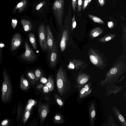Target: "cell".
I'll use <instances>...</instances> for the list:
<instances>
[{
  "instance_id": "obj_18",
  "label": "cell",
  "mask_w": 126,
  "mask_h": 126,
  "mask_svg": "<svg viewBox=\"0 0 126 126\" xmlns=\"http://www.w3.org/2000/svg\"><path fill=\"white\" fill-rule=\"evenodd\" d=\"M29 36L30 41L33 48L35 50H36L37 49V45L34 34L32 32H30Z\"/></svg>"
},
{
  "instance_id": "obj_28",
  "label": "cell",
  "mask_w": 126,
  "mask_h": 126,
  "mask_svg": "<svg viewBox=\"0 0 126 126\" xmlns=\"http://www.w3.org/2000/svg\"><path fill=\"white\" fill-rule=\"evenodd\" d=\"M17 20L15 18H13L12 20L11 26L12 28L15 29L17 23Z\"/></svg>"
},
{
  "instance_id": "obj_19",
  "label": "cell",
  "mask_w": 126,
  "mask_h": 126,
  "mask_svg": "<svg viewBox=\"0 0 126 126\" xmlns=\"http://www.w3.org/2000/svg\"><path fill=\"white\" fill-rule=\"evenodd\" d=\"M45 86H47L50 91H52L54 88V81L52 77L50 76L48 79V80Z\"/></svg>"
},
{
  "instance_id": "obj_47",
  "label": "cell",
  "mask_w": 126,
  "mask_h": 126,
  "mask_svg": "<svg viewBox=\"0 0 126 126\" xmlns=\"http://www.w3.org/2000/svg\"><path fill=\"white\" fill-rule=\"evenodd\" d=\"M113 2H114L115 0H113Z\"/></svg>"
},
{
  "instance_id": "obj_42",
  "label": "cell",
  "mask_w": 126,
  "mask_h": 126,
  "mask_svg": "<svg viewBox=\"0 0 126 126\" xmlns=\"http://www.w3.org/2000/svg\"><path fill=\"white\" fill-rule=\"evenodd\" d=\"M84 88L85 90V91H87L89 89V87L88 85H85L84 87Z\"/></svg>"
},
{
  "instance_id": "obj_9",
  "label": "cell",
  "mask_w": 126,
  "mask_h": 126,
  "mask_svg": "<svg viewBox=\"0 0 126 126\" xmlns=\"http://www.w3.org/2000/svg\"><path fill=\"white\" fill-rule=\"evenodd\" d=\"M68 29H64L63 31L60 42V47L61 51H64L65 50L69 39V33Z\"/></svg>"
},
{
  "instance_id": "obj_17",
  "label": "cell",
  "mask_w": 126,
  "mask_h": 126,
  "mask_svg": "<svg viewBox=\"0 0 126 126\" xmlns=\"http://www.w3.org/2000/svg\"><path fill=\"white\" fill-rule=\"evenodd\" d=\"M116 35L114 34H107L99 39L98 40L102 43H106L112 39Z\"/></svg>"
},
{
  "instance_id": "obj_23",
  "label": "cell",
  "mask_w": 126,
  "mask_h": 126,
  "mask_svg": "<svg viewBox=\"0 0 126 126\" xmlns=\"http://www.w3.org/2000/svg\"><path fill=\"white\" fill-rule=\"evenodd\" d=\"M54 97L58 105L60 106H63V105L64 103L61 98L57 94H55Z\"/></svg>"
},
{
  "instance_id": "obj_7",
  "label": "cell",
  "mask_w": 126,
  "mask_h": 126,
  "mask_svg": "<svg viewBox=\"0 0 126 126\" xmlns=\"http://www.w3.org/2000/svg\"><path fill=\"white\" fill-rule=\"evenodd\" d=\"M48 59L50 66L55 67L57 64L58 56V51L56 46L48 51Z\"/></svg>"
},
{
  "instance_id": "obj_6",
  "label": "cell",
  "mask_w": 126,
  "mask_h": 126,
  "mask_svg": "<svg viewBox=\"0 0 126 126\" xmlns=\"http://www.w3.org/2000/svg\"><path fill=\"white\" fill-rule=\"evenodd\" d=\"M24 46L25 51L21 55V58L29 62H32L35 60L37 59V55L27 42H25Z\"/></svg>"
},
{
  "instance_id": "obj_20",
  "label": "cell",
  "mask_w": 126,
  "mask_h": 126,
  "mask_svg": "<svg viewBox=\"0 0 126 126\" xmlns=\"http://www.w3.org/2000/svg\"><path fill=\"white\" fill-rule=\"evenodd\" d=\"M88 16L94 22L100 24H104V21L99 17L91 15H88Z\"/></svg>"
},
{
  "instance_id": "obj_10",
  "label": "cell",
  "mask_w": 126,
  "mask_h": 126,
  "mask_svg": "<svg viewBox=\"0 0 126 126\" xmlns=\"http://www.w3.org/2000/svg\"><path fill=\"white\" fill-rule=\"evenodd\" d=\"M22 42L21 36L18 33L15 34L12 40L11 50L12 51L17 48L21 45Z\"/></svg>"
},
{
  "instance_id": "obj_22",
  "label": "cell",
  "mask_w": 126,
  "mask_h": 126,
  "mask_svg": "<svg viewBox=\"0 0 126 126\" xmlns=\"http://www.w3.org/2000/svg\"><path fill=\"white\" fill-rule=\"evenodd\" d=\"M35 76V81H37L42 76V72L41 70L39 68L36 69L34 71Z\"/></svg>"
},
{
  "instance_id": "obj_45",
  "label": "cell",
  "mask_w": 126,
  "mask_h": 126,
  "mask_svg": "<svg viewBox=\"0 0 126 126\" xmlns=\"http://www.w3.org/2000/svg\"><path fill=\"white\" fill-rule=\"evenodd\" d=\"M88 3H89L92 0H87Z\"/></svg>"
},
{
  "instance_id": "obj_24",
  "label": "cell",
  "mask_w": 126,
  "mask_h": 126,
  "mask_svg": "<svg viewBox=\"0 0 126 126\" xmlns=\"http://www.w3.org/2000/svg\"><path fill=\"white\" fill-rule=\"evenodd\" d=\"M54 121L58 123H62L63 121L62 116L60 115H56L54 117Z\"/></svg>"
},
{
  "instance_id": "obj_8",
  "label": "cell",
  "mask_w": 126,
  "mask_h": 126,
  "mask_svg": "<svg viewBox=\"0 0 126 126\" xmlns=\"http://www.w3.org/2000/svg\"><path fill=\"white\" fill-rule=\"evenodd\" d=\"M47 40L48 51L53 48L56 45L55 43L52 33L49 26L47 25L46 28Z\"/></svg>"
},
{
  "instance_id": "obj_26",
  "label": "cell",
  "mask_w": 126,
  "mask_h": 126,
  "mask_svg": "<svg viewBox=\"0 0 126 126\" xmlns=\"http://www.w3.org/2000/svg\"><path fill=\"white\" fill-rule=\"evenodd\" d=\"M83 0H78V12L81 11Z\"/></svg>"
},
{
  "instance_id": "obj_36",
  "label": "cell",
  "mask_w": 126,
  "mask_h": 126,
  "mask_svg": "<svg viewBox=\"0 0 126 126\" xmlns=\"http://www.w3.org/2000/svg\"><path fill=\"white\" fill-rule=\"evenodd\" d=\"M87 81V79L86 78H84L82 79L80 81V83L81 84H84Z\"/></svg>"
},
{
  "instance_id": "obj_33",
  "label": "cell",
  "mask_w": 126,
  "mask_h": 126,
  "mask_svg": "<svg viewBox=\"0 0 126 126\" xmlns=\"http://www.w3.org/2000/svg\"><path fill=\"white\" fill-rule=\"evenodd\" d=\"M21 110H22L21 108H20L19 107L17 108V120H18L19 118V117H20V116Z\"/></svg>"
},
{
  "instance_id": "obj_25",
  "label": "cell",
  "mask_w": 126,
  "mask_h": 126,
  "mask_svg": "<svg viewBox=\"0 0 126 126\" xmlns=\"http://www.w3.org/2000/svg\"><path fill=\"white\" fill-rule=\"evenodd\" d=\"M30 115V112L29 111H26L24 114L23 118V122L25 123L28 120Z\"/></svg>"
},
{
  "instance_id": "obj_37",
  "label": "cell",
  "mask_w": 126,
  "mask_h": 126,
  "mask_svg": "<svg viewBox=\"0 0 126 126\" xmlns=\"http://www.w3.org/2000/svg\"><path fill=\"white\" fill-rule=\"evenodd\" d=\"M47 79L44 77H42L40 79V81L42 83H47Z\"/></svg>"
},
{
  "instance_id": "obj_15",
  "label": "cell",
  "mask_w": 126,
  "mask_h": 126,
  "mask_svg": "<svg viewBox=\"0 0 126 126\" xmlns=\"http://www.w3.org/2000/svg\"><path fill=\"white\" fill-rule=\"evenodd\" d=\"M20 87L23 91H26L29 88V84L28 81L24 77L23 75H22L20 78Z\"/></svg>"
},
{
  "instance_id": "obj_2",
  "label": "cell",
  "mask_w": 126,
  "mask_h": 126,
  "mask_svg": "<svg viewBox=\"0 0 126 126\" xmlns=\"http://www.w3.org/2000/svg\"><path fill=\"white\" fill-rule=\"evenodd\" d=\"M56 81L58 93L61 96L64 95L68 89V81L66 70L63 67H60L57 72Z\"/></svg>"
},
{
  "instance_id": "obj_41",
  "label": "cell",
  "mask_w": 126,
  "mask_h": 126,
  "mask_svg": "<svg viewBox=\"0 0 126 126\" xmlns=\"http://www.w3.org/2000/svg\"><path fill=\"white\" fill-rule=\"evenodd\" d=\"M95 112L94 110L92 111L91 113V116L92 117H94L95 115Z\"/></svg>"
},
{
  "instance_id": "obj_16",
  "label": "cell",
  "mask_w": 126,
  "mask_h": 126,
  "mask_svg": "<svg viewBox=\"0 0 126 126\" xmlns=\"http://www.w3.org/2000/svg\"><path fill=\"white\" fill-rule=\"evenodd\" d=\"M27 3V0H23L19 3L16 6L14 10L18 9V11L20 13L26 7Z\"/></svg>"
},
{
  "instance_id": "obj_14",
  "label": "cell",
  "mask_w": 126,
  "mask_h": 126,
  "mask_svg": "<svg viewBox=\"0 0 126 126\" xmlns=\"http://www.w3.org/2000/svg\"><path fill=\"white\" fill-rule=\"evenodd\" d=\"M21 22L25 31L29 32L32 29V24L30 21L24 19H22L21 20Z\"/></svg>"
},
{
  "instance_id": "obj_29",
  "label": "cell",
  "mask_w": 126,
  "mask_h": 126,
  "mask_svg": "<svg viewBox=\"0 0 126 126\" xmlns=\"http://www.w3.org/2000/svg\"><path fill=\"white\" fill-rule=\"evenodd\" d=\"M46 3V1L45 0L41 2L38 4L36 7V9L38 10L41 9Z\"/></svg>"
},
{
  "instance_id": "obj_46",
  "label": "cell",
  "mask_w": 126,
  "mask_h": 126,
  "mask_svg": "<svg viewBox=\"0 0 126 126\" xmlns=\"http://www.w3.org/2000/svg\"><path fill=\"white\" fill-rule=\"evenodd\" d=\"M1 57V54H0V58Z\"/></svg>"
},
{
  "instance_id": "obj_27",
  "label": "cell",
  "mask_w": 126,
  "mask_h": 126,
  "mask_svg": "<svg viewBox=\"0 0 126 126\" xmlns=\"http://www.w3.org/2000/svg\"><path fill=\"white\" fill-rule=\"evenodd\" d=\"M75 14L73 18L72 19V30H73L76 27V22L75 20Z\"/></svg>"
},
{
  "instance_id": "obj_31",
  "label": "cell",
  "mask_w": 126,
  "mask_h": 126,
  "mask_svg": "<svg viewBox=\"0 0 126 126\" xmlns=\"http://www.w3.org/2000/svg\"><path fill=\"white\" fill-rule=\"evenodd\" d=\"M89 4L87 0H84L83 2L82 6V10H84L85 9Z\"/></svg>"
},
{
  "instance_id": "obj_35",
  "label": "cell",
  "mask_w": 126,
  "mask_h": 126,
  "mask_svg": "<svg viewBox=\"0 0 126 126\" xmlns=\"http://www.w3.org/2000/svg\"><path fill=\"white\" fill-rule=\"evenodd\" d=\"M43 90L44 92L45 93H48L49 91L48 87L46 86L43 87Z\"/></svg>"
},
{
  "instance_id": "obj_3",
  "label": "cell",
  "mask_w": 126,
  "mask_h": 126,
  "mask_svg": "<svg viewBox=\"0 0 126 126\" xmlns=\"http://www.w3.org/2000/svg\"><path fill=\"white\" fill-rule=\"evenodd\" d=\"M65 0H55L53 4L54 14L60 27L62 25Z\"/></svg>"
},
{
  "instance_id": "obj_38",
  "label": "cell",
  "mask_w": 126,
  "mask_h": 126,
  "mask_svg": "<svg viewBox=\"0 0 126 126\" xmlns=\"http://www.w3.org/2000/svg\"><path fill=\"white\" fill-rule=\"evenodd\" d=\"M98 2L101 6H103L105 3V0H97Z\"/></svg>"
},
{
  "instance_id": "obj_12",
  "label": "cell",
  "mask_w": 126,
  "mask_h": 126,
  "mask_svg": "<svg viewBox=\"0 0 126 126\" xmlns=\"http://www.w3.org/2000/svg\"><path fill=\"white\" fill-rule=\"evenodd\" d=\"M84 65V63L82 61L74 59L69 61L68 67L71 69L77 68Z\"/></svg>"
},
{
  "instance_id": "obj_43",
  "label": "cell",
  "mask_w": 126,
  "mask_h": 126,
  "mask_svg": "<svg viewBox=\"0 0 126 126\" xmlns=\"http://www.w3.org/2000/svg\"><path fill=\"white\" fill-rule=\"evenodd\" d=\"M85 91L84 88H83L80 91V93L81 94H83Z\"/></svg>"
},
{
  "instance_id": "obj_34",
  "label": "cell",
  "mask_w": 126,
  "mask_h": 126,
  "mask_svg": "<svg viewBox=\"0 0 126 126\" xmlns=\"http://www.w3.org/2000/svg\"><path fill=\"white\" fill-rule=\"evenodd\" d=\"M107 25L108 27L111 29L114 26V23L112 21H108L107 22Z\"/></svg>"
},
{
  "instance_id": "obj_30",
  "label": "cell",
  "mask_w": 126,
  "mask_h": 126,
  "mask_svg": "<svg viewBox=\"0 0 126 126\" xmlns=\"http://www.w3.org/2000/svg\"><path fill=\"white\" fill-rule=\"evenodd\" d=\"M78 0H72V5L73 11L75 12L77 7Z\"/></svg>"
},
{
  "instance_id": "obj_5",
  "label": "cell",
  "mask_w": 126,
  "mask_h": 126,
  "mask_svg": "<svg viewBox=\"0 0 126 126\" xmlns=\"http://www.w3.org/2000/svg\"><path fill=\"white\" fill-rule=\"evenodd\" d=\"M88 53L90 60L94 65L100 67L105 65L102 57L95 50L92 48H90Z\"/></svg>"
},
{
  "instance_id": "obj_21",
  "label": "cell",
  "mask_w": 126,
  "mask_h": 126,
  "mask_svg": "<svg viewBox=\"0 0 126 126\" xmlns=\"http://www.w3.org/2000/svg\"><path fill=\"white\" fill-rule=\"evenodd\" d=\"M27 76L32 84H34L35 81V76L34 72L31 71L28 72L27 73Z\"/></svg>"
},
{
  "instance_id": "obj_40",
  "label": "cell",
  "mask_w": 126,
  "mask_h": 126,
  "mask_svg": "<svg viewBox=\"0 0 126 126\" xmlns=\"http://www.w3.org/2000/svg\"><path fill=\"white\" fill-rule=\"evenodd\" d=\"M119 120L122 122H124L125 121L124 118L121 115H119Z\"/></svg>"
},
{
  "instance_id": "obj_4",
  "label": "cell",
  "mask_w": 126,
  "mask_h": 126,
  "mask_svg": "<svg viewBox=\"0 0 126 126\" xmlns=\"http://www.w3.org/2000/svg\"><path fill=\"white\" fill-rule=\"evenodd\" d=\"M38 35L40 47L43 51H46L48 49L47 40L46 30L44 25L40 24L38 28Z\"/></svg>"
},
{
  "instance_id": "obj_1",
  "label": "cell",
  "mask_w": 126,
  "mask_h": 126,
  "mask_svg": "<svg viewBox=\"0 0 126 126\" xmlns=\"http://www.w3.org/2000/svg\"><path fill=\"white\" fill-rule=\"evenodd\" d=\"M2 75L3 81L1 87V98L3 102L5 104L10 102L11 100L13 89L10 78L4 69Z\"/></svg>"
},
{
  "instance_id": "obj_39",
  "label": "cell",
  "mask_w": 126,
  "mask_h": 126,
  "mask_svg": "<svg viewBox=\"0 0 126 126\" xmlns=\"http://www.w3.org/2000/svg\"><path fill=\"white\" fill-rule=\"evenodd\" d=\"M5 44L0 42V54H1V50L2 48L5 46Z\"/></svg>"
},
{
  "instance_id": "obj_44",
  "label": "cell",
  "mask_w": 126,
  "mask_h": 126,
  "mask_svg": "<svg viewBox=\"0 0 126 126\" xmlns=\"http://www.w3.org/2000/svg\"><path fill=\"white\" fill-rule=\"evenodd\" d=\"M120 16L123 20H126L122 16Z\"/></svg>"
},
{
  "instance_id": "obj_32",
  "label": "cell",
  "mask_w": 126,
  "mask_h": 126,
  "mask_svg": "<svg viewBox=\"0 0 126 126\" xmlns=\"http://www.w3.org/2000/svg\"><path fill=\"white\" fill-rule=\"evenodd\" d=\"M9 122V120L8 119H4L1 122L0 125L1 126H7Z\"/></svg>"
},
{
  "instance_id": "obj_13",
  "label": "cell",
  "mask_w": 126,
  "mask_h": 126,
  "mask_svg": "<svg viewBox=\"0 0 126 126\" xmlns=\"http://www.w3.org/2000/svg\"><path fill=\"white\" fill-rule=\"evenodd\" d=\"M104 31L103 29L99 27H97L92 30L90 33V36L92 38L98 36L102 33Z\"/></svg>"
},
{
  "instance_id": "obj_11",
  "label": "cell",
  "mask_w": 126,
  "mask_h": 126,
  "mask_svg": "<svg viewBox=\"0 0 126 126\" xmlns=\"http://www.w3.org/2000/svg\"><path fill=\"white\" fill-rule=\"evenodd\" d=\"M38 111L41 120L42 121H44L48 113V105L46 104H41L38 107Z\"/></svg>"
}]
</instances>
